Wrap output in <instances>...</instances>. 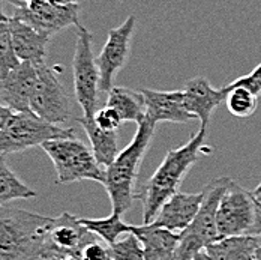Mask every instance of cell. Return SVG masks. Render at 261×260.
Returning a JSON list of instances; mask_svg holds the SVG:
<instances>
[{
	"instance_id": "ffe728a7",
	"label": "cell",
	"mask_w": 261,
	"mask_h": 260,
	"mask_svg": "<svg viewBox=\"0 0 261 260\" xmlns=\"http://www.w3.org/2000/svg\"><path fill=\"white\" fill-rule=\"evenodd\" d=\"M79 121L90 140L92 151L96 161L104 169H107L116 159V156L119 155L117 154V131L99 128L93 117L81 116Z\"/></svg>"
},
{
	"instance_id": "d4e9b609",
	"label": "cell",
	"mask_w": 261,
	"mask_h": 260,
	"mask_svg": "<svg viewBox=\"0 0 261 260\" xmlns=\"http://www.w3.org/2000/svg\"><path fill=\"white\" fill-rule=\"evenodd\" d=\"M20 63L21 60L18 59L14 49L11 27H9V17H8L5 20H0V76L17 68Z\"/></svg>"
},
{
	"instance_id": "603a6c76",
	"label": "cell",
	"mask_w": 261,
	"mask_h": 260,
	"mask_svg": "<svg viewBox=\"0 0 261 260\" xmlns=\"http://www.w3.org/2000/svg\"><path fill=\"white\" fill-rule=\"evenodd\" d=\"M80 223L90 232L102 238L108 245L119 241V236L132 233V226L122 221V215L113 212L107 218H80Z\"/></svg>"
},
{
	"instance_id": "cb8c5ba5",
	"label": "cell",
	"mask_w": 261,
	"mask_h": 260,
	"mask_svg": "<svg viewBox=\"0 0 261 260\" xmlns=\"http://www.w3.org/2000/svg\"><path fill=\"white\" fill-rule=\"evenodd\" d=\"M228 93L225 98V104L228 111L240 119L251 117L257 111V95L243 86H231L227 84Z\"/></svg>"
},
{
	"instance_id": "7402d4cb",
	"label": "cell",
	"mask_w": 261,
	"mask_h": 260,
	"mask_svg": "<svg viewBox=\"0 0 261 260\" xmlns=\"http://www.w3.org/2000/svg\"><path fill=\"white\" fill-rule=\"evenodd\" d=\"M38 193L27 186L6 164V156L0 155V205L20 199H33Z\"/></svg>"
},
{
	"instance_id": "f35d334b",
	"label": "cell",
	"mask_w": 261,
	"mask_h": 260,
	"mask_svg": "<svg viewBox=\"0 0 261 260\" xmlns=\"http://www.w3.org/2000/svg\"><path fill=\"white\" fill-rule=\"evenodd\" d=\"M119 2H123V0H119Z\"/></svg>"
},
{
	"instance_id": "6da1fadb",
	"label": "cell",
	"mask_w": 261,
	"mask_h": 260,
	"mask_svg": "<svg viewBox=\"0 0 261 260\" xmlns=\"http://www.w3.org/2000/svg\"><path fill=\"white\" fill-rule=\"evenodd\" d=\"M206 135L207 128H200L188 143L174 151H168L156 172L138 191L135 197L143 203L144 224L152 223L162 205L179 191L185 175L198 161L200 155H206L213 151L206 145Z\"/></svg>"
},
{
	"instance_id": "e575fe53",
	"label": "cell",
	"mask_w": 261,
	"mask_h": 260,
	"mask_svg": "<svg viewBox=\"0 0 261 260\" xmlns=\"http://www.w3.org/2000/svg\"><path fill=\"white\" fill-rule=\"evenodd\" d=\"M6 0H0V20H5V18H8L6 15H5V12H3V3H5Z\"/></svg>"
},
{
	"instance_id": "8fae6325",
	"label": "cell",
	"mask_w": 261,
	"mask_h": 260,
	"mask_svg": "<svg viewBox=\"0 0 261 260\" xmlns=\"http://www.w3.org/2000/svg\"><path fill=\"white\" fill-rule=\"evenodd\" d=\"M135 15H129L120 26L108 32L104 49L96 57L101 92H110L114 87L113 83L116 74L126 65L130 54V44L135 32Z\"/></svg>"
},
{
	"instance_id": "2e32d148",
	"label": "cell",
	"mask_w": 261,
	"mask_h": 260,
	"mask_svg": "<svg viewBox=\"0 0 261 260\" xmlns=\"http://www.w3.org/2000/svg\"><path fill=\"white\" fill-rule=\"evenodd\" d=\"M203 197H204L203 191L195 194L177 191L162 205L152 224L165 227L173 232L176 230L182 232L192 223V220L198 214L200 206L203 203Z\"/></svg>"
},
{
	"instance_id": "484cf974",
	"label": "cell",
	"mask_w": 261,
	"mask_h": 260,
	"mask_svg": "<svg viewBox=\"0 0 261 260\" xmlns=\"http://www.w3.org/2000/svg\"><path fill=\"white\" fill-rule=\"evenodd\" d=\"M110 256L113 260H146L143 245L138 236L128 233L125 238L119 239L110 245Z\"/></svg>"
},
{
	"instance_id": "3957f363",
	"label": "cell",
	"mask_w": 261,
	"mask_h": 260,
	"mask_svg": "<svg viewBox=\"0 0 261 260\" xmlns=\"http://www.w3.org/2000/svg\"><path fill=\"white\" fill-rule=\"evenodd\" d=\"M137 132L130 143L105 169L104 186L111 200L113 212L123 215L135 199V182L146 151L153 138L156 124L144 119L137 125Z\"/></svg>"
},
{
	"instance_id": "836d02e7",
	"label": "cell",
	"mask_w": 261,
	"mask_h": 260,
	"mask_svg": "<svg viewBox=\"0 0 261 260\" xmlns=\"http://www.w3.org/2000/svg\"><path fill=\"white\" fill-rule=\"evenodd\" d=\"M54 3H60V5H69V3H79L80 0H51Z\"/></svg>"
},
{
	"instance_id": "ac0fdd59",
	"label": "cell",
	"mask_w": 261,
	"mask_h": 260,
	"mask_svg": "<svg viewBox=\"0 0 261 260\" xmlns=\"http://www.w3.org/2000/svg\"><path fill=\"white\" fill-rule=\"evenodd\" d=\"M132 233L138 236L146 260H171L180 241V234L152 223L132 226Z\"/></svg>"
},
{
	"instance_id": "f546056e",
	"label": "cell",
	"mask_w": 261,
	"mask_h": 260,
	"mask_svg": "<svg viewBox=\"0 0 261 260\" xmlns=\"http://www.w3.org/2000/svg\"><path fill=\"white\" fill-rule=\"evenodd\" d=\"M251 234H257L261 238V200L255 197V223Z\"/></svg>"
},
{
	"instance_id": "1f68e13d",
	"label": "cell",
	"mask_w": 261,
	"mask_h": 260,
	"mask_svg": "<svg viewBox=\"0 0 261 260\" xmlns=\"http://www.w3.org/2000/svg\"><path fill=\"white\" fill-rule=\"evenodd\" d=\"M191 260H213L210 257V254L206 251V250H203V251H200L198 254H195L194 257Z\"/></svg>"
},
{
	"instance_id": "8d00e7d4",
	"label": "cell",
	"mask_w": 261,
	"mask_h": 260,
	"mask_svg": "<svg viewBox=\"0 0 261 260\" xmlns=\"http://www.w3.org/2000/svg\"><path fill=\"white\" fill-rule=\"evenodd\" d=\"M254 260H261V245L258 247L257 253H255V259H254Z\"/></svg>"
},
{
	"instance_id": "4fadbf2b",
	"label": "cell",
	"mask_w": 261,
	"mask_h": 260,
	"mask_svg": "<svg viewBox=\"0 0 261 260\" xmlns=\"http://www.w3.org/2000/svg\"><path fill=\"white\" fill-rule=\"evenodd\" d=\"M38 77V66L21 62L17 68L0 76V100L12 111H32L30 97ZM33 113V111H32Z\"/></svg>"
},
{
	"instance_id": "5bb4252c",
	"label": "cell",
	"mask_w": 261,
	"mask_h": 260,
	"mask_svg": "<svg viewBox=\"0 0 261 260\" xmlns=\"http://www.w3.org/2000/svg\"><path fill=\"white\" fill-rule=\"evenodd\" d=\"M185 105L189 113L200 121V128H207L212 113L218 105L225 103L228 89H215L206 77L189 78L185 83Z\"/></svg>"
},
{
	"instance_id": "e0dca14e",
	"label": "cell",
	"mask_w": 261,
	"mask_h": 260,
	"mask_svg": "<svg viewBox=\"0 0 261 260\" xmlns=\"http://www.w3.org/2000/svg\"><path fill=\"white\" fill-rule=\"evenodd\" d=\"M9 27L18 59L21 62H32L36 66L45 63L47 47L51 36L36 30L26 21L15 17H9Z\"/></svg>"
},
{
	"instance_id": "4dcf8cb0",
	"label": "cell",
	"mask_w": 261,
	"mask_h": 260,
	"mask_svg": "<svg viewBox=\"0 0 261 260\" xmlns=\"http://www.w3.org/2000/svg\"><path fill=\"white\" fill-rule=\"evenodd\" d=\"M12 114H14V111H12L8 105L0 103V131L3 130V127L6 125V122L11 119Z\"/></svg>"
},
{
	"instance_id": "30bf717a",
	"label": "cell",
	"mask_w": 261,
	"mask_h": 260,
	"mask_svg": "<svg viewBox=\"0 0 261 260\" xmlns=\"http://www.w3.org/2000/svg\"><path fill=\"white\" fill-rule=\"evenodd\" d=\"M93 241H98V236L84 227L80 223V218L63 212L53 220V226L45 244L44 260L56 257H72L80 260L83 250Z\"/></svg>"
},
{
	"instance_id": "d590c367",
	"label": "cell",
	"mask_w": 261,
	"mask_h": 260,
	"mask_svg": "<svg viewBox=\"0 0 261 260\" xmlns=\"http://www.w3.org/2000/svg\"><path fill=\"white\" fill-rule=\"evenodd\" d=\"M252 194H254L257 199H260L261 200V183L257 186V188H255V190H254V191H252Z\"/></svg>"
},
{
	"instance_id": "44dd1931",
	"label": "cell",
	"mask_w": 261,
	"mask_h": 260,
	"mask_svg": "<svg viewBox=\"0 0 261 260\" xmlns=\"http://www.w3.org/2000/svg\"><path fill=\"white\" fill-rule=\"evenodd\" d=\"M107 105L113 107L123 122H135L138 125L146 119V101L141 92L114 86L108 92Z\"/></svg>"
},
{
	"instance_id": "d6a6232c",
	"label": "cell",
	"mask_w": 261,
	"mask_h": 260,
	"mask_svg": "<svg viewBox=\"0 0 261 260\" xmlns=\"http://www.w3.org/2000/svg\"><path fill=\"white\" fill-rule=\"evenodd\" d=\"M8 2H11V3L17 8V6H24L27 3H30L32 0H8Z\"/></svg>"
},
{
	"instance_id": "7c38bea8",
	"label": "cell",
	"mask_w": 261,
	"mask_h": 260,
	"mask_svg": "<svg viewBox=\"0 0 261 260\" xmlns=\"http://www.w3.org/2000/svg\"><path fill=\"white\" fill-rule=\"evenodd\" d=\"M79 3L60 5L51 0H32L24 6H17L12 17L53 36L66 27L79 26Z\"/></svg>"
},
{
	"instance_id": "9a60e30c",
	"label": "cell",
	"mask_w": 261,
	"mask_h": 260,
	"mask_svg": "<svg viewBox=\"0 0 261 260\" xmlns=\"http://www.w3.org/2000/svg\"><path fill=\"white\" fill-rule=\"evenodd\" d=\"M146 101V117L155 124L171 122V124H186L195 116L186 110L185 105V93L183 90H141Z\"/></svg>"
},
{
	"instance_id": "8992f818",
	"label": "cell",
	"mask_w": 261,
	"mask_h": 260,
	"mask_svg": "<svg viewBox=\"0 0 261 260\" xmlns=\"http://www.w3.org/2000/svg\"><path fill=\"white\" fill-rule=\"evenodd\" d=\"M68 137H75V131L72 128H60L56 124L41 119L32 111H14L11 119L0 131V155L18 154L42 146L48 140Z\"/></svg>"
},
{
	"instance_id": "7a4b0ae2",
	"label": "cell",
	"mask_w": 261,
	"mask_h": 260,
	"mask_svg": "<svg viewBox=\"0 0 261 260\" xmlns=\"http://www.w3.org/2000/svg\"><path fill=\"white\" fill-rule=\"evenodd\" d=\"M54 217L0 205V260L45 257V244Z\"/></svg>"
},
{
	"instance_id": "5b68a950",
	"label": "cell",
	"mask_w": 261,
	"mask_h": 260,
	"mask_svg": "<svg viewBox=\"0 0 261 260\" xmlns=\"http://www.w3.org/2000/svg\"><path fill=\"white\" fill-rule=\"evenodd\" d=\"M41 148L53 161L59 183L95 181L104 185L105 169L96 161L93 151L79 138H54Z\"/></svg>"
},
{
	"instance_id": "4316f807",
	"label": "cell",
	"mask_w": 261,
	"mask_h": 260,
	"mask_svg": "<svg viewBox=\"0 0 261 260\" xmlns=\"http://www.w3.org/2000/svg\"><path fill=\"white\" fill-rule=\"evenodd\" d=\"M96 125L102 130H108V131H117V128L122 125V117L120 114L113 108V107H108L105 105L104 108H99L95 116H93Z\"/></svg>"
},
{
	"instance_id": "ba28073f",
	"label": "cell",
	"mask_w": 261,
	"mask_h": 260,
	"mask_svg": "<svg viewBox=\"0 0 261 260\" xmlns=\"http://www.w3.org/2000/svg\"><path fill=\"white\" fill-rule=\"evenodd\" d=\"M60 68L38 65V77L30 97V110L51 124H63L71 116L69 97L57 77Z\"/></svg>"
},
{
	"instance_id": "52a82bcc",
	"label": "cell",
	"mask_w": 261,
	"mask_h": 260,
	"mask_svg": "<svg viewBox=\"0 0 261 260\" xmlns=\"http://www.w3.org/2000/svg\"><path fill=\"white\" fill-rule=\"evenodd\" d=\"M72 69L75 98L83 108V116L93 117L95 113L99 110V69L92 49V33L81 25L77 26V41Z\"/></svg>"
},
{
	"instance_id": "74e56055",
	"label": "cell",
	"mask_w": 261,
	"mask_h": 260,
	"mask_svg": "<svg viewBox=\"0 0 261 260\" xmlns=\"http://www.w3.org/2000/svg\"><path fill=\"white\" fill-rule=\"evenodd\" d=\"M51 260H79V259H72V257H65V259H60V257H56V259Z\"/></svg>"
},
{
	"instance_id": "277c9868",
	"label": "cell",
	"mask_w": 261,
	"mask_h": 260,
	"mask_svg": "<svg viewBox=\"0 0 261 260\" xmlns=\"http://www.w3.org/2000/svg\"><path fill=\"white\" fill-rule=\"evenodd\" d=\"M230 182V178L222 176L212 179L204 186V197L200 210L192 223L180 232V241L171 260H191L195 254L206 250L210 244L221 239L216 224V212Z\"/></svg>"
},
{
	"instance_id": "83f0119b",
	"label": "cell",
	"mask_w": 261,
	"mask_h": 260,
	"mask_svg": "<svg viewBox=\"0 0 261 260\" xmlns=\"http://www.w3.org/2000/svg\"><path fill=\"white\" fill-rule=\"evenodd\" d=\"M231 86H243L246 89H249L252 93H255L257 97L261 95V63L248 76L239 77L233 83H230Z\"/></svg>"
},
{
	"instance_id": "9c48e42d",
	"label": "cell",
	"mask_w": 261,
	"mask_h": 260,
	"mask_svg": "<svg viewBox=\"0 0 261 260\" xmlns=\"http://www.w3.org/2000/svg\"><path fill=\"white\" fill-rule=\"evenodd\" d=\"M255 223V196L231 179L216 212L221 238L251 234Z\"/></svg>"
},
{
	"instance_id": "d6986e66",
	"label": "cell",
	"mask_w": 261,
	"mask_h": 260,
	"mask_svg": "<svg viewBox=\"0 0 261 260\" xmlns=\"http://www.w3.org/2000/svg\"><path fill=\"white\" fill-rule=\"evenodd\" d=\"M258 238L257 234L225 236L210 244L206 251L213 260H254L261 245Z\"/></svg>"
},
{
	"instance_id": "f1b7e54d",
	"label": "cell",
	"mask_w": 261,
	"mask_h": 260,
	"mask_svg": "<svg viewBox=\"0 0 261 260\" xmlns=\"http://www.w3.org/2000/svg\"><path fill=\"white\" fill-rule=\"evenodd\" d=\"M80 260H113L110 256V250L102 247L98 241L90 242L81 253Z\"/></svg>"
}]
</instances>
